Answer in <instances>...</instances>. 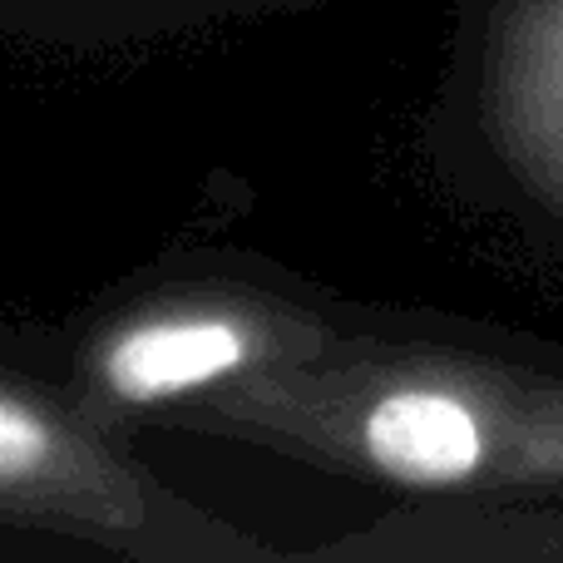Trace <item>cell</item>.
<instances>
[{"mask_svg": "<svg viewBox=\"0 0 563 563\" xmlns=\"http://www.w3.org/2000/svg\"><path fill=\"white\" fill-rule=\"evenodd\" d=\"M416 499L563 489V376L356 317L321 356L228 386L164 420Z\"/></svg>", "mask_w": 563, "mask_h": 563, "instance_id": "obj_1", "label": "cell"}, {"mask_svg": "<svg viewBox=\"0 0 563 563\" xmlns=\"http://www.w3.org/2000/svg\"><path fill=\"white\" fill-rule=\"evenodd\" d=\"M361 311L263 263L184 267L95 317L59 386L109 430L174 420L228 386L311 361Z\"/></svg>", "mask_w": 563, "mask_h": 563, "instance_id": "obj_2", "label": "cell"}, {"mask_svg": "<svg viewBox=\"0 0 563 563\" xmlns=\"http://www.w3.org/2000/svg\"><path fill=\"white\" fill-rule=\"evenodd\" d=\"M0 525L134 563H263L267 539L178 495L65 386L0 371Z\"/></svg>", "mask_w": 563, "mask_h": 563, "instance_id": "obj_3", "label": "cell"}, {"mask_svg": "<svg viewBox=\"0 0 563 563\" xmlns=\"http://www.w3.org/2000/svg\"><path fill=\"white\" fill-rule=\"evenodd\" d=\"M470 124L499 174L563 218V0H489L470 49Z\"/></svg>", "mask_w": 563, "mask_h": 563, "instance_id": "obj_4", "label": "cell"}, {"mask_svg": "<svg viewBox=\"0 0 563 563\" xmlns=\"http://www.w3.org/2000/svg\"><path fill=\"white\" fill-rule=\"evenodd\" d=\"M554 519L509 515L485 499H445L430 509H400L376 529L317 544L311 559H505V554H559Z\"/></svg>", "mask_w": 563, "mask_h": 563, "instance_id": "obj_5", "label": "cell"}, {"mask_svg": "<svg viewBox=\"0 0 563 563\" xmlns=\"http://www.w3.org/2000/svg\"><path fill=\"white\" fill-rule=\"evenodd\" d=\"M311 0H0V35L45 45H124L208 20H257L307 10Z\"/></svg>", "mask_w": 563, "mask_h": 563, "instance_id": "obj_6", "label": "cell"}]
</instances>
